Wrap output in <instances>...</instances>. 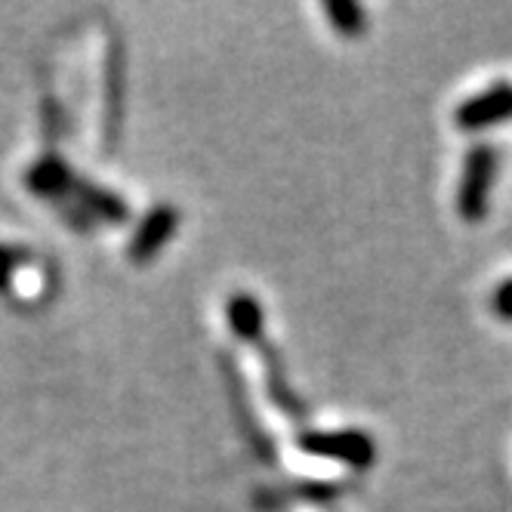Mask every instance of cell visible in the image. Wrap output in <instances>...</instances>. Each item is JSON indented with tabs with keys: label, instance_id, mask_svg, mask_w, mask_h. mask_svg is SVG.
Listing matches in <instances>:
<instances>
[{
	"label": "cell",
	"instance_id": "obj_1",
	"mask_svg": "<svg viewBox=\"0 0 512 512\" xmlns=\"http://www.w3.org/2000/svg\"><path fill=\"white\" fill-rule=\"evenodd\" d=\"M226 315H229V324L232 331L247 340L256 352H260L263 364H266V386H269V395L272 401L287 411L290 417H303V405L297 401L294 389L287 386V377H284V361L281 355L272 349V343L266 340V324H263V306L256 303L250 294H232L229 303H226Z\"/></svg>",
	"mask_w": 512,
	"mask_h": 512
},
{
	"label": "cell",
	"instance_id": "obj_2",
	"mask_svg": "<svg viewBox=\"0 0 512 512\" xmlns=\"http://www.w3.org/2000/svg\"><path fill=\"white\" fill-rule=\"evenodd\" d=\"M494 182V152L491 145H475L463 164V179L457 192V210L463 219L475 223L488 210V195Z\"/></svg>",
	"mask_w": 512,
	"mask_h": 512
},
{
	"label": "cell",
	"instance_id": "obj_3",
	"mask_svg": "<svg viewBox=\"0 0 512 512\" xmlns=\"http://www.w3.org/2000/svg\"><path fill=\"white\" fill-rule=\"evenodd\" d=\"M297 445L306 454L331 457V460L349 463L355 469L371 466L374 457H377V448H374L371 438L364 435V432H355V429H343V432H306V435H300Z\"/></svg>",
	"mask_w": 512,
	"mask_h": 512
},
{
	"label": "cell",
	"instance_id": "obj_4",
	"mask_svg": "<svg viewBox=\"0 0 512 512\" xmlns=\"http://www.w3.org/2000/svg\"><path fill=\"white\" fill-rule=\"evenodd\" d=\"M179 226V213L170 207V204H161V207H152L145 213V219L139 223L136 235L130 238V247H127V256L133 263H149L161 253V247L173 238Z\"/></svg>",
	"mask_w": 512,
	"mask_h": 512
},
{
	"label": "cell",
	"instance_id": "obj_5",
	"mask_svg": "<svg viewBox=\"0 0 512 512\" xmlns=\"http://www.w3.org/2000/svg\"><path fill=\"white\" fill-rule=\"evenodd\" d=\"M454 118L463 130H479V127L497 124L500 118H512V87L497 84L479 96L466 99L454 112Z\"/></svg>",
	"mask_w": 512,
	"mask_h": 512
},
{
	"label": "cell",
	"instance_id": "obj_6",
	"mask_svg": "<svg viewBox=\"0 0 512 512\" xmlns=\"http://www.w3.org/2000/svg\"><path fill=\"white\" fill-rule=\"evenodd\" d=\"M121 44L112 41L105 53V136L112 130V139L121 130V93H124V75H121Z\"/></svg>",
	"mask_w": 512,
	"mask_h": 512
},
{
	"label": "cell",
	"instance_id": "obj_7",
	"mask_svg": "<svg viewBox=\"0 0 512 512\" xmlns=\"http://www.w3.org/2000/svg\"><path fill=\"white\" fill-rule=\"evenodd\" d=\"M324 13L340 34H346V38H361V34L368 31V13H364V7L352 4V0H334V4H324Z\"/></svg>",
	"mask_w": 512,
	"mask_h": 512
},
{
	"label": "cell",
	"instance_id": "obj_8",
	"mask_svg": "<svg viewBox=\"0 0 512 512\" xmlns=\"http://www.w3.org/2000/svg\"><path fill=\"white\" fill-rule=\"evenodd\" d=\"M226 380H229V386L235 389V408H241V423L247 426V435H250V442H256L253 448L260 451L263 457H272V448H269V435L256 426L253 420H250V408H247V392H244V383H241V377H238V371H235V364H226Z\"/></svg>",
	"mask_w": 512,
	"mask_h": 512
},
{
	"label": "cell",
	"instance_id": "obj_9",
	"mask_svg": "<svg viewBox=\"0 0 512 512\" xmlns=\"http://www.w3.org/2000/svg\"><path fill=\"white\" fill-rule=\"evenodd\" d=\"M28 260V250H16V247H0V287H4L13 278V269L19 263Z\"/></svg>",
	"mask_w": 512,
	"mask_h": 512
},
{
	"label": "cell",
	"instance_id": "obj_10",
	"mask_svg": "<svg viewBox=\"0 0 512 512\" xmlns=\"http://www.w3.org/2000/svg\"><path fill=\"white\" fill-rule=\"evenodd\" d=\"M494 309L503 315V318H512V281L500 284L497 294H494Z\"/></svg>",
	"mask_w": 512,
	"mask_h": 512
}]
</instances>
